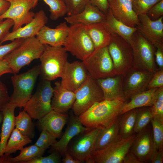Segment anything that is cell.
I'll return each mask as SVG.
<instances>
[{"label": "cell", "mask_w": 163, "mask_h": 163, "mask_svg": "<svg viewBox=\"0 0 163 163\" xmlns=\"http://www.w3.org/2000/svg\"><path fill=\"white\" fill-rule=\"evenodd\" d=\"M10 3L7 10L0 16V19L9 18L14 22L12 31L29 23L35 13L30 11L33 8L34 0H5Z\"/></svg>", "instance_id": "obj_13"}, {"label": "cell", "mask_w": 163, "mask_h": 163, "mask_svg": "<svg viewBox=\"0 0 163 163\" xmlns=\"http://www.w3.org/2000/svg\"><path fill=\"white\" fill-rule=\"evenodd\" d=\"M163 162V148L154 152L151 161V163H162Z\"/></svg>", "instance_id": "obj_51"}, {"label": "cell", "mask_w": 163, "mask_h": 163, "mask_svg": "<svg viewBox=\"0 0 163 163\" xmlns=\"http://www.w3.org/2000/svg\"><path fill=\"white\" fill-rule=\"evenodd\" d=\"M88 129L70 142L67 152L75 159L87 162L93 152L96 141L101 129Z\"/></svg>", "instance_id": "obj_12"}, {"label": "cell", "mask_w": 163, "mask_h": 163, "mask_svg": "<svg viewBox=\"0 0 163 163\" xmlns=\"http://www.w3.org/2000/svg\"><path fill=\"white\" fill-rule=\"evenodd\" d=\"M55 84L51 102L52 110L66 113L72 108L75 101V94L63 88L59 82H57Z\"/></svg>", "instance_id": "obj_23"}, {"label": "cell", "mask_w": 163, "mask_h": 163, "mask_svg": "<svg viewBox=\"0 0 163 163\" xmlns=\"http://www.w3.org/2000/svg\"><path fill=\"white\" fill-rule=\"evenodd\" d=\"M69 27L66 22L60 23L55 28H51L46 25L37 34L36 37L43 45L53 46L63 45L68 35Z\"/></svg>", "instance_id": "obj_22"}, {"label": "cell", "mask_w": 163, "mask_h": 163, "mask_svg": "<svg viewBox=\"0 0 163 163\" xmlns=\"http://www.w3.org/2000/svg\"><path fill=\"white\" fill-rule=\"evenodd\" d=\"M155 148L152 126L149 124L136 133L129 150L141 163H150Z\"/></svg>", "instance_id": "obj_14"}, {"label": "cell", "mask_w": 163, "mask_h": 163, "mask_svg": "<svg viewBox=\"0 0 163 163\" xmlns=\"http://www.w3.org/2000/svg\"><path fill=\"white\" fill-rule=\"evenodd\" d=\"M32 118L24 110L15 117V126L23 135L30 139L35 136L34 125Z\"/></svg>", "instance_id": "obj_33"}, {"label": "cell", "mask_w": 163, "mask_h": 163, "mask_svg": "<svg viewBox=\"0 0 163 163\" xmlns=\"http://www.w3.org/2000/svg\"><path fill=\"white\" fill-rule=\"evenodd\" d=\"M137 108L126 111L120 116L119 131L121 138L129 136L135 133L134 129Z\"/></svg>", "instance_id": "obj_31"}, {"label": "cell", "mask_w": 163, "mask_h": 163, "mask_svg": "<svg viewBox=\"0 0 163 163\" xmlns=\"http://www.w3.org/2000/svg\"><path fill=\"white\" fill-rule=\"evenodd\" d=\"M13 72L6 60L4 59L0 60V77L3 75Z\"/></svg>", "instance_id": "obj_50"}, {"label": "cell", "mask_w": 163, "mask_h": 163, "mask_svg": "<svg viewBox=\"0 0 163 163\" xmlns=\"http://www.w3.org/2000/svg\"><path fill=\"white\" fill-rule=\"evenodd\" d=\"M67 8L68 16H71L81 12L89 0H64Z\"/></svg>", "instance_id": "obj_40"}, {"label": "cell", "mask_w": 163, "mask_h": 163, "mask_svg": "<svg viewBox=\"0 0 163 163\" xmlns=\"http://www.w3.org/2000/svg\"><path fill=\"white\" fill-rule=\"evenodd\" d=\"M67 52L62 46L44 45L43 51L39 59L40 62V74L43 80L51 82L61 78L68 62Z\"/></svg>", "instance_id": "obj_2"}, {"label": "cell", "mask_w": 163, "mask_h": 163, "mask_svg": "<svg viewBox=\"0 0 163 163\" xmlns=\"http://www.w3.org/2000/svg\"><path fill=\"white\" fill-rule=\"evenodd\" d=\"M82 62L89 75L95 80L116 75L107 46L95 50Z\"/></svg>", "instance_id": "obj_11"}, {"label": "cell", "mask_w": 163, "mask_h": 163, "mask_svg": "<svg viewBox=\"0 0 163 163\" xmlns=\"http://www.w3.org/2000/svg\"><path fill=\"white\" fill-rule=\"evenodd\" d=\"M3 119V115L2 111H0V124L2 122Z\"/></svg>", "instance_id": "obj_55"}, {"label": "cell", "mask_w": 163, "mask_h": 163, "mask_svg": "<svg viewBox=\"0 0 163 163\" xmlns=\"http://www.w3.org/2000/svg\"><path fill=\"white\" fill-rule=\"evenodd\" d=\"M123 80V75H117L96 80L103 92L104 100L126 102L127 100L124 93Z\"/></svg>", "instance_id": "obj_21"}, {"label": "cell", "mask_w": 163, "mask_h": 163, "mask_svg": "<svg viewBox=\"0 0 163 163\" xmlns=\"http://www.w3.org/2000/svg\"><path fill=\"white\" fill-rule=\"evenodd\" d=\"M61 155L58 152L53 151L49 155L42 156L34 158L26 163H59L62 161Z\"/></svg>", "instance_id": "obj_42"}, {"label": "cell", "mask_w": 163, "mask_h": 163, "mask_svg": "<svg viewBox=\"0 0 163 163\" xmlns=\"http://www.w3.org/2000/svg\"><path fill=\"white\" fill-rule=\"evenodd\" d=\"M74 92L75 100L72 108L73 113L78 116L95 103L104 100L101 89L89 74L84 83Z\"/></svg>", "instance_id": "obj_10"}, {"label": "cell", "mask_w": 163, "mask_h": 163, "mask_svg": "<svg viewBox=\"0 0 163 163\" xmlns=\"http://www.w3.org/2000/svg\"><path fill=\"white\" fill-rule=\"evenodd\" d=\"M88 75L82 62H67L62 74L60 82L64 88L74 92L84 83Z\"/></svg>", "instance_id": "obj_16"}, {"label": "cell", "mask_w": 163, "mask_h": 163, "mask_svg": "<svg viewBox=\"0 0 163 163\" xmlns=\"http://www.w3.org/2000/svg\"><path fill=\"white\" fill-rule=\"evenodd\" d=\"M24 39L15 40L5 45L0 44V60L5 57L23 41Z\"/></svg>", "instance_id": "obj_44"}, {"label": "cell", "mask_w": 163, "mask_h": 163, "mask_svg": "<svg viewBox=\"0 0 163 163\" xmlns=\"http://www.w3.org/2000/svg\"><path fill=\"white\" fill-rule=\"evenodd\" d=\"M16 107L9 103L2 111L3 119L0 134V156L3 155L8 138L15 126L14 110Z\"/></svg>", "instance_id": "obj_27"}, {"label": "cell", "mask_w": 163, "mask_h": 163, "mask_svg": "<svg viewBox=\"0 0 163 163\" xmlns=\"http://www.w3.org/2000/svg\"><path fill=\"white\" fill-rule=\"evenodd\" d=\"M119 117L110 125L101 129L97 137L93 152L121 138L119 128Z\"/></svg>", "instance_id": "obj_28"}, {"label": "cell", "mask_w": 163, "mask_h": 163, "mask_svg": "<svg viewBox=\"0 0 163 163\" xmlns=\"http://www.w3.org/2000/svg\"><path fill=\"white\" fill-rule=\"evenodd\" d=\"M159 88L147 89L133 97L130 101L124 105L121 114L129 110L145 107H151L153 104Z\"/></svg>", "instance_id": "obj_29"}, {"label": "cell", "mask_w": 163, "mask_h": 163, "mask_svg": "<svg viewBox=\"0 0 163 163\" xmlns=\"http://www.w3.org/2000/svg\"><path fill=\"white\" fill-rule=\"evenodd\" d=\"M48 18L44 11L40 10L35 13L32 20L25 25L9 32L0 42L36 37L41 28L47 23Z\"/></svg>", "instance_id": "obj_18"}, {"label": "cell", "mask_w": 163, "mask_h": 163, "mask_svg": "<svg viewBox=\"0 0 163 163\" xmlns=\"http://www.w3.org/2000/svg\"><path fill=\"white\" fill-rule=\"evenodd\" d=\"M85 26L93 43L94 50L107 46L111 33L104 22Z\"/></svg>", "instance_id": "obj_26"}, {"label": "cell", "mask_w": 163, "mask_h": 163, "mask_svg": "<svg viewBox=\"0 0 163 163\" xmlns=\"http://www.w3.org/2000/svg\"><path fill=\"white\" fill-rule=\"evenodd\" d=\"M13 25V21L10 19L7 18L4 21L0 19V42L9 32L10 28Z\"/></svg>", "instance_id": "obj_47"}, {"label": "cell", "mask_w": 163, "mask_h": 163, "mask_svg": "<svg viewBox=\"0 0 163 163\" xmlns=\"http://www.w3.org/2000/svg\"><path fill=\"white\" fill-rule=\"evenodd\" d=\"M89 1L91 5L97 8L106 15L109 9L108 0H89Z\"/></svg>", "instance_id": "obj_48"}, {"label": "cell", "mask_w": 163, "mask_h": 163, "mask_svg": "<svg viewBox=\"0 0 163 163\" xmlns=\"http://www.w3.org/2000/svg\"><path fill=\"white\" fill-rule=\"evenodd\" d=\"M107 46L116 75H124L133 65V52L130 44L117 34L111 33Z\"/></svg>", "instance_id": "obj_7"}, {"label": "cell", "mask_w": 163, "mask_h": 163, "mask_svg": "<svg viewBox=\"0 0 163 163\" xmlns=\"http://www.w3.org/2000/svg\"><path fill=\"white\" fill-rule=\"evenodd\" d=\"M68 122L67 126L60 139L51 146L53 151L59 152L62 156L67 151V146L71 140L88 129L82 124L78 116L73 112L69 116Z\"/></svg>", "instance_id": "obj_20"}, {"label": "cell", "mask_w": 163, "mask_h": 163, "mask_svg": "<svg viewBox=\"0 0 163 163\" xmlns=\"http://www.w3.org/2000/svg\"><path fill=\"white\" fill-rule=\"evenodd\" d=\"M106 15L104 22L111 33L117 34L130 44L131 37L137 30V28L128 26L117 19L109 9Z\"/></svg>", "instance_id": "obj_30"}, {"label": "cell", "mask_w": 163, "mask_h": 163, "mask_svg": "<svg viewBox=\"0 0 163 163\" xmlns=\"http://www.w3.org/2000/svg\"><path fill=\"white\" fill-rule=\"evenodd\" d=\"M69 116L66 113H62L52 110L38 120V125L42 130L45 129L56 138L60 137L62 129L68 121Z\"/></svg>", "instance_id": "obj_24"}, {"label": "cell", "mask_w": 163, "mask_h": 163, "mask_svg": "<svg viewBox=\"0 0 163 163\" xmlns=\"http://www.w3.org/2000/svg\"><path fill=\"white\" fill-rule=\"evenodd\" d=\"M108 1L109 9L117 19L128 26L136 27L139 20L133 8L131 0Z\"/></svg>", "instance_id": "obj_19"}, {"label": "cell", "mask_w": 163, "mask_h": 163, "mask_svg": "<svg viewBox=\"0 0 163 163\" xmlns=\"http://www.w3.org/2000/svg\"><path fill=\"white\" fill-rule=\"evenodd\" d=\"M106 17L105 14L89 3L79 13L65 17L64 19L70 25L81 24L87 25L104 22Z\"/></svg>", "instance_id": "obj_25"}, {"label": "cell", "mask_w": 163, "mask_h": 163, "mask_svg": "<svg viewBox=\"0 0 163 163\" xmlns=\"http://www.w3.org/2000/svg\"><path fill=\"white\" fill-rule=\"evenodd\" d=\"M39 65L24 73L14 74L11 77L13 91L9 103L20 109L23 107L32 95L37 78L40 74Z\"/></svg>", "instance_id": "obj_4"}, {"label": "cell", "mask_w": 163, "mask_h": 163, "mask_svg": "<svg viewBox=\"0 0 163 163\" xmlns=\"http://www.w3.org/2000/svg\"><path fill=\"white\" fill-rule=\"evenodd\" d=\"M10 97L5 85L0 81V111L9 103Z\"/></svg>", "instance_id": "obj_46"}, {"label": "cell", "mask_w": 163, "mask_h": 163, "mask_svg": "<svg viewBox=\"0 0 163 163\" xmlns=\"http://www.w3.org/2000/svg\"><path fill=\"white\" fill-rule=\"evenodd\" d=\"M154 74L133 67L123 75V85L127 100L146 90Z\"/></svg>", "instance_id": "obj_15"}, {"label": "cell", "mask_w": 163, "mask_h": 163, "mask_svg": "<svg viewBox=\"0 0 163 163\" xmlns=\"http://www.w3.org/2000/svg\"><path fill=\"white\" fill-rule=\"evenodd\" d=\"M19 155L9 158V163H26L32 159L42 155L45 150L41 149L35 144L23 148Z\"/></svg>", "instance_id": "obj_34"}, {"label": "cell", "mask_w": 163, "mask_h": 163, "mask_svg": "<svg viewBox=\"0 0 163 163\" xmlns=\"http://www.w3.org/2000/svg\"><path fill=\"white\" fill-rule=\"evenodd\" d=\"M155 47V61L159 68V69H163V45H158Z\"/></svg>", "instance_id": "obj_49"}, {"label": "cell", "mask_w": 163, "mask_h": 163, "mask_svg": "<svg viewBox=\"0 0 163 163\" xmlns=\"http://www.w3.org/2000/svg\"><path fill=\"white\" fill-rule=\"evenodd\" d=\"M41 130L40 136L35 144L45 151L56 141V138L46 130Z\"/></svg>", "instance_id": "obj_41"}, {"label": "cell", "mask_w": 163, "mask_h": 163, "mask_svg": "<svg viewBox=\"0 0 163 163\" xmlns=\"http://www.w3.org/2000/svg\"><path fill=\"white\" fill-rule=\"evenodd\" d=\"M126 102L105 100L96 102L79 115V119L87 129L105 127L121 115Z\"/></svg>", "instance_id": "obj_1"}, {"label": "cell", "mask_w": 163, "mask_h": 163, "mask_svg": "<svg viewBox=\"0 0 163 163\" xmlns=\"http://www.w3.org/2000/svg\"><path fill=\"white\" fill-rule=\"evenodd\" d=\"M153 118L150 107L137 108L134 129L137 133L149 125Z\"/></svg>", "instance_id": "obj_36"}, {"label": "cell", "mask_w": 163, "mask_h": 163, "mask_svg": "<svg viewBox=\"0 0 163 163\" xmlns=\"http://www.w3.org/2000/svg\"><path fill=\"white\" fill-rule=\"evenodd\" d=\"M136 135L121 139L103 149L94 152L87 163H122L126 155L129 151Z\"/></svg>", "instance_id": "obj_9"}, {"label": "cell", "mask_w": 163, "mask_h": 163, "mask_svg": "<svg viewBox=\"0 0 163 163\" xmlns=\"http://www.w3.org/2000/svg\"><path fill=\"white\" fill-rule=\"evenodd\" d=\"M63 46L67 52L82 61L89 57L95 50L85 26L81 24L70 25Z\"/></svg>", "instance_id": "obj_5"}, {"label": "cell", "mask_w": 163, "mask_h": 163, "mask_svg": "<svg viewBox=\"0 0 163 163\" xmlns=\"http://www.w3.org/2000/svg\"><path fill=\"white\" fill-rule=\"evenodd\" d=\"M31 142L30 138L23 135L15 128L8 141L4 154L10 155L18 150H21L24 146Z\"/></svg>", "instance_id": "obj_32"}, {"label": "cell", "mask_w": 163, "mask_h": 163, "mask_svg": "<svg viewBox=\"0 0 163 163\" xmlns=\"http://www.w3.org/2000/svg\"><path fill=\"white\" fill-rule=\"evenodd\" d=\"M150 107L153 118L163 124V87L159 88L154 102Z\"/></svg>", "instance_id": "obj_37"}, {"label": "cell", "mask_w": 163, "mask_h": 163, "mask_svg": "<svg viewBox=\"0 0 163 163\" xmlns=\"http://www.w3.org/2000/svg\"><path fill=\"white\" fill-rule=\"evenodd\" d=\"M53 90L51 82L43 80L24 107V110L32 118L40 119L52 110L51 102Z\"/></svg>", "instance_id": "obj_8"}, {"label": "cell", "mask_w": 163, "mask_h": 163, "mask_svg": "<svg viewBox=\"0 0 163 163\" xmlns=\"http://www.w3.org/2000/svg\"><path fill=\"white\" fill-rule=\"evenodd\" d=\"M138 17L139 22L136 27L137 31L155 46L163 45V16L156 21L150 19L146 14Z\"/></svg>", "instance_id": "obj_17"}, {"label": "cell", "mask_w": 163, "mask_h": 163, "mask_svg": "<svg viewBox=\"0 0 163 163\" xmlns=\"http://www.w3.org/2000/svg\"><path fill=\"white\" fill-rule=\"evenodd\" d=\"M130 44L133 52V67L154 74L157 71L155 56L156 47L137 30L133 34Z\"/></svg>", "instance_id": "obj_6"}, {"label": "cell", "mask_w": 163, "mask_h": 163, "mask_svg": "<svg viewBox=\"0 0 163 163\" xmlns=\"http://www.w3.org/2000/svg\"><path fill=\"white\" fill-rule=\"evenodd\" d=\"M10 3L5 0H0V16L3 14L8 9Z\"/></svg>", "instance_id": "obj_54"}, {"label": "cell", "mask_w": 163, "mask_h": 163, "mask_svg": "<svg viewBox=\"0 0 163 163\" xmlns=\"http://www.w3.org/2000/svg\"><path fill=\"white\" fill-rule=\"evenodd\" d=\"M163 87V69H159L154 74L149 82L147 89Z\"/></svg>", "instance_id": "obj_45"}, {"label": "cell", "mask_w": 163, "mask_h": 163, "mask_svg": "<svg viewBox=\"0 0 163 163\" xmlns=\"http://www.w3.org/2000/svg\"><path fill=\"white\" fill-rule=\"evenodd\" d=\"M122 163H141L137 158L129 151L124 156Z\"/></svg>", "instance_id": "obj_52"}, {"label": "cell", "mask_w": 163, "mask_h": 163, "mask_svg": "<svg viewBox=\"0 0 163 163\" xmlns=\"http://www.w3.org/2000/svg\"><path fill=\"white\" fill-rule=\"evenodd\" d=\"M44 49L36 37L24 39L22 43L4 58L13 73L17 74L34 60L39 59Z\"/></svg>", "instance_id": "obj_3"}, {"label": "cell", "mask_w": 163, "mask_h": 163, "mask_svg": "<svg viewBox=\"0 0 163 163\" xmlns=\"http://www.w3.org/2000/svg\"><path fill=\"white\" fill-rule=\"evenodd\" d=\"M62 160L63 163H81V161L74 158L67 151L64 154Z\"/></svg>", "instance_id": "obj_53"}, {"label": "cell", "mask_w": 163, "mask_h": 163, "mask_svg": "<svg viewBox=\"0 0 163 163\" xmlns=\"http://www.w3.org/2000/svg\"><path fill=\"white\" fill-rule=\"evenodd\" d=\"M161 0H131L133 8L138 16L146 14L154 4Z\"/></svg>", "instance_id": "obj_39"}, {"label": "cell", "mask_w": 163, "mask_h": 163, "mask_svg": "<svg viewBox=\"0 0 163 163\" xmlns=\"http://www.w3.org/2000/svg\"><path fill=\"white\" fill-rule=\"evenodd\" d=\"M152 21H156L163 16V0H161L152 6L146 14Z\"/></svg>", "instance_id": "obj_43"}, {"label": "cell", "mask_w": 163, "mask_h": 163, "mask_svg": "<svg viewBox=\"0 0 163 163\" xmlns=\"http://www.w3.org/2000/svg\"><path fill=\"white\" fill-rule=\"evenodd\" d=\"M151 123L155 147L158 150L163 148V124L158 123L153 118Z\"/></svg>", "instance_id": "obj_38"}, {"label": "cell", "mask_w": 163, "mask_h": 163, "mask_svg": "<svg viewBox=\"0 0 163 163\" xmlns=\"http://www.w3.org/2000/svg\"><path fill=\"white\" fill-rule=\"evenodd\" d=\"M39 0H34L33 8L37 5ZM49 7L50 18L55 21L63 17L67 13V8L64 0H41Z\"/></svg>", "instance_id": "obj_35"}]
</instances>
